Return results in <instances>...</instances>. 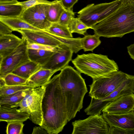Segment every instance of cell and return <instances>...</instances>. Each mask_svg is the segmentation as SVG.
I'll use <instances>...</instances> for the list:
<instances>
[{"mask_svg": "<svg viewBox=\"0 0 134 134\" xmlns=\"http://www.w3.org/2000/svg\"><path fill=\"white\" fill-rule=\"evenodd\" d=\"M44 86L42 103L43 121L41 126L48 134H58L62 131L68 121L59 74L54 76Z\"/></svg>", "mask_w": 134, "mask_h": 134, "instance_id": "6da1fadb", "label": "cell"}, {"mask_svg": "<svg viewBox=\"0 0 134 134\" xmlns=\"http://www.w3.org/2000/svg\"><path fill=\"white\" fill-rule=\"evenodd\" d=\"M59 74V83L65 98L69 121L82 108L83 99L88 91L81 73L71 66L65 67Z\"/></svg>", "mask_w": 134, "mask_h": 134, "instance_id": "7a4b0ae2", "label": "cell"}, {"mask_svg": "<svg viewBox=\"0 0 134 134\" xmlns=\"http://www.w3.org/2000/svg\"><path fill=\"white\" fill-rule=\"evenodd\" d=\"M92 29L94 34L107 38L122 37L134 32V4L121 5Z\"/></svg>", "mask_w": 134, "mask_h": 134, "instance_id": "3957f363", "label": "cell"}, {"mask_svg": "<svg viewBox=\"0 0 134 134\" xmlns=\"http://www.w3.org/2000/svg\"><path fill=\"white\" fill-rule=\"evenodd\" d=\"M72 63L77 70L93 79L119 70L117 63L107 56L93 53L77 55Z\"/></svg>", "mask_w": 134, "mask_h": 134, "instance_id": "277c9868", "label": "cell"}, {"mask_svg": "<svg viewBox=\"0 0 134 134\" xmlns=\"http://www.w3.org/2000/svg\"><path fill=\"white\" fill-rule=\"evenodd\" d=\"M45 89V86H42L26 90V94L22 100L11 107H19V111L29 114V119L33 123L41 126L43 121L42 103Z\"/></svg>", "mask_w": 134, "mask_h": 134, "instance_id": "5b68a950", "label": "cell"}, {"mask_svg": "<svg viewBox=\"0 0 134 134\" xmlns=\"http://www.w3.org/2000/svg\"><path fill=\"white\" fill-rule=\"evenodd\" d=\"M121 5L119 0L96 4H90L77 12V17L92 29V27L114 12Z\"/></svg>", "mask_w": 134, "mask_h": 134, "instance_id": "8992f818", "label": "cell"}, {"mask_svg": "<svg viewBox=\"0 0 134 134\" xmlns=\"http://www.w3.org/2000/svg\"><path fill=\"white\" fill-rule=\"evenodd\" d=\"M129 75L118 71L93 79L92 83L89 86V96L96 99L106 97L117 89L126 79Z\"/></svg>", "mask_w": 134, "mask_h": 134, "instance_id": "52a82bcc", "label": "cell"}, {"mask_svg": "<svg viewBox=\"0 0 134 134\" xmlns=\"http://www.w3.org/2000/svg\"><path fill=\"white\" fill-rule=\"evenodd\" d=\"M72 134H110V126L102 115H90L83 120L72 122Z\"/></svg>", "mask_w": 134, "mask_h": 134, "instance_id": "ba28073f", "label": "cell"}, {"mask_svg": "<svg viewBox=\"0 0 134 134\" xmlns=\"http://www.w3.org/2000/svg\"><path fill=\"white\" fill-rule=\"evenodd\" d=\"M27 44V42L25 38L23 42L14 51L0 59V78L4 79L7 74L30 61L28 55Z\"/></svg>", "mask_w": 134, "mask_h": 134, "instance_id": "9c48e42d", "label": "cell"}, {"mask_svg": "<svg viewBox=\"0 0 134 134\" xmlns=\"http://www.w3.org/2000/svg\"><path fill=\"white\" fill-rule=\"evenodd\" d=\"M49 4H40L28 8L20 17L32 26L41 30L48 29L52 23L48 20L46 12Z\"/></svg>", "mask_w": 134, "mask_h": 134, "instance_id": "30bf717a", "label": "cell"}, {"mask_svg": "<svg viewBox=\"0 0 134 134\" xmlns=\"http://www.w3.org/2000/svg\"><path fill=\"white\" fill-rule=\"evenodd\" d=\"M73 52L68 46L62 44L56 48L48 61L42 68L57 71L68 66Z\"/></svg>", "mask_w": 134, "mask_h": 134, "instance_id": "8fae6325", "label": "cell"}, {"mask_svg": "<svg viewBox=\"0 0 134 134\" xmlns=\"http://www.w3.org/2000/svg\"><path fill=\"white\" fill-rule=\"evenodd\" d=\"M28 43L42 44L57 47L62 43L57 38V36L44 30L22 29L18 30Z\"/></svg>", "mask_w": 134, "mask_h": 134, "instance_id": "7c38bea8", "label": "cell"}, {"mask_svg": "<svg viewBox=\"0 0 134 134\" xmlns=\"http://www.w3.org/2000/svg\"><path fill=\"white\" fill-rule=\"evenodd\" d=\"M134 108V94L122 96L112 102L102 110V112L120 114L127 113Z\"/></svg>", "mask_w": 134, "mask_h": 134, "instance_id": "4fadbf2b", "label": "cell"}, {"mask_svg": "<svg viewBox=\"0 0 134 134\" xmlns=\"http://www.w3.org/2000/svg\"><path fill=\"white\" fill-rule=\"evenodd\" d=\"M102 115L110 126L124 129H134V111L116 114L103 112Z\"/></svg>", "mask_w": 134, "mask_h": 134, "instance_id": "5bb4252c", "label": "cell"}, {"mask_svg": "<svg viewBox=\"0 0 134 134\" xmlns=\"http://www.w3.org/2000/svg\"><path fill=\"white\" fill-rule=\"evenodd\" d=\"M12 33L0 36V57L1 59L14 51L24 41Z\"/></svg>", "mask_w": 134, "mask_h": 134, "instance_id": "9a60e30c", "label": "cell"}, {"mask_svg": "<svg viewBox=\"0 0 134 134\" xmlns=\"http://www.w3.org/2000/svg\"><path fill=\"white\" fill-rule=\"evenodd\" d=\"M134 75H129L122 84L116 90L105 97L100 99L111 103L123 95L133 93Z\"/></svg>", "mask_w": 134, "mask_h": 134, "instance_id": "2e32d148", "label": "cell"}, {"mask_svg": "<svg viewBox=\"0 0 134 134\" xmlns=\"http://www.w3.org/2000/svg\"><path fill=\"white\" fill-rule=\"evenodd\" d=\"M29 114L19 111L17 108L0 106V121L24 122L29 119Z\"/></svg>", "mask_w": 134, "mask_h": 134, "instance_id": "e0dca14e", "label": "cell"}, {"mask_svg": "<svg viewBox=\"0 0 134 134\" xmlns=\"http://www.w3.org/2000/svg\"><path fill=\"white\" fill-rule=\"evenodd\" d=\"M55 71L41 68L27 80L26 85L34 87L44 86L50 81Z\"/></svg>", "mask_w": 134, "mask_h": 134, "instance_id": "ac0fdd59", "label": "cell"}, {"mask_svg": "<svg viewBox=\"0 0 134 134\" xmlns=\"http://www.w3.org/2000/svg\"><path fill=\"white\" fill-rule=\"evenodd\" d=\"M24 10L23 6L19 2L17 3L0 4V17H20Z\"/></svg>", "mask_w": 134, "mask_h": 134, "instance_id": "d6986e66", "label": "cell"}, {"mask_svg": "<svg viewBox=\"0 0 134 134\" xmlns=\"http://www.w3.org/2000/svg\"><path fill=\"white\" fill-rule=\"evenodd\" d=\"M0 21L8 26L13 31H17L19 30L22 29L42 30L32 26L20 17H0Z\"/></svg>", "mask_w": 134, "mask_h": 134, "instance_id": "ffe728a7", "label": "cell"}, {"mask_svg": "<svg viewBox=\"0 0 134 134\" xmlns=\"http://www.w3.org/2000/svg\"><path fill=\"white\" fill-rule=\"evenodd\" d=\"M54 51L44 49H28L27 50L30 60L42 66L48 61Z\"/></svg>", "mask_w": 134, "mask_h": 134, "instance_id": "44dd1931", "label": "cell"}, {"mask_svg": "<svg viewBox=\"0 0 134 134\" xmlns=\"http://www.w3.org/2000/svg\"><path fill=\"white\" fill-rule=\"evenodd\" d=\"M41 68V65L30 60L18 68L12 73L27 80Z\"/></svg>", "mask_w": 134, "mask_h": 134, "instance_id": "7402d4cb", "label": "cell"}, {"mask_svg": "<svg viewBox=\"0 0 134 134\" xmlns=\"http://www.w3.org/2000/svg\"><path fill=\"white\" fill-rule=\"evenodd\" d=\"M65 9L62 4L60 0L54 1L49 4L46 12L48 21L51 23H58L60 17Z\"/></svg>", "mask_w": 134, "mask_h": 134, "instance_id": "603a6c76", "label": "cell"}, {"mask_svg": "<svg viewBox=\"0 0 134 134\" xmlns=\"http://www.w3.org/2000/svg\"><path fill=\"white\" fill-rule=\"evenodd\" d=\"M26 94V90L0 97V106L11 107L20 102Z\"/></svg>", "mask_w": 134, "mask_h": 134, "instance_id": "cb8c5ba5", "label": "cell"}, {"mask_svg": "<svg viewBox=\"0 0 134 134\" xmlns=\"http://www.w3.org/2000/svg\"><path fill=\"white\" fill-rule=\"evenodd\" d=\"M49 33L58 37L65 38H72V34L67 26L58 23H52L47 30Z\"/></svg>", "mask_w": 134, "mask_h": 134, "instance_id": "d4e9b609", "label": "cell"}, {"mask_svg": "<svg viewBox=\"0 0 134 134\" xmlns=\"http://www.w3.org/2000/svg\"><path fill=\"white\" fill-rule=\"evenodd\" d=\"M99 38V36L94 34L92 35H85L81 38V44L84 51L93 52L101 43V41Z\"/></svg>", "mask_w": 134, "mask_h": 134, "instance_id": "484cf974", "label": "cell"}, {"mask_svg": "<svg viewBox=\"0 0 134 134\" xmlns=\"http://www.w3.org/2000/svg\"><path fill=\"white\" fill-rule=\"evenodd\" d=\"M68 26L71 33H76L84 35H85L87 30L91 29L78 17L73 19Z\"/></svg>", "mask_w": 134, "mask_h": 134, "instance_id": "4316f807", "label": "cell"}, {"mask_svg": "<svg viewBox=\"0 0 134 134\" xmlns=\"http://www.w3.org/2000/svg\"><path fill=\"white\" fill-rule=\"evenodd\" d=\"M33 87H35L26 85L16 86L5 85L0 88V97L7 96L19 91H25Z\"/></svg>", "mask_w": 134, "mask_h": 134, "instance_id": "83f0119b", "label": "cell"}, {"mask_svg": "<svg viewBox=\"0 0 134 134\" xmlns=\"http://www.w3.org/2000/svg\"><path fill=\"white\" fill-rule=\"evenodd\" d=\"M4 79L6 85L8 86L26 85L27 80L12 73L7 74Z\"/></svg>", "mask_w": 134, "mask_h": 134, "instance_id": "f1b7e54d", "label": "cell"}, {"mask_svg": "<svg viewBox=\"0 0 134 134\" xmlns=\"http://www.w3.org/2000/svg\"><path fill=\"white\" fill-rule=\"evenodd\" d=\"M24 124L23 122L14 121L7 122L6 133L7 134H23Z\"/></svg>", "mask_w": 134, "mask_h": 134, "instance_id": "f546056e", "label": "cell"}, {"mask_svg": "<svg viewBox=\"0 0 134 134\" xmlns=\"http://www.w3.org/2000/svg\"><path fill=\"white\" fill-rule=\"evenodd\" d=\"M75 13L72 9H66L62 14L58 23L68 26L72 19L75 18Z\"/></svg>", "mask_w": 134, "mask_h": 134, "instance_id": "4dcf8cb0", "label": "cell"}, {"mask_svg": "<svg viewBox=\"0 0 134 134\" xmlns=\"http://www.w3.org/2000/svg\"><path fill=\"white\" fill-rule=\"evenodd\" d=\"M54 1H49L47 0H28L26 1L19 2V3L23 7L24 10L36 5L40 4H51Z\"/></svg>", "mask_w": 134, "mask_h": 134, "instance_id": "1f68e13d", "label": "cell"}, {"mask_svg": "<svg viewBox=\"0 0 134 134\" xmlns=\"http://www.w3.org/2000/svg\"><path fill=\"white\" fill-rule=\"evenodd\" d=\"M27 49H44L54 51L56 47L42 44L35 43H28L27 45Z\"/></svg>", "mask_w": 134, "mask_h": 134, "instance_id": "d6a6232c", "label": "cell"}, {"mask_svg": "<svg viewBox=\"0 0 134 134\" xmlns=\"http://www.w3.org/2000/svg\"><path fill=\"white\" fill-rule=\"evenodd\" d=\"M110 126V134H134V129H124Z\"/></svg>", "mask_w": 134, "mask_h": 134, "instance_id": "836d02e7", "label": "cell"}, {"mask_svg": "<svg viewBox=\"0 0 134 134\" xmlns=\"http://www.w3.org/2000/svg\"><path fill=\"white\" fill-rule=\"evenodd\" d=\"M13 31L8 26L0 21V36L11 34Z\"/></svg>", "mask_w": 134, "mask_h": 134, "instance_id": "e575fe53", "label": "cell"}, {"mask_svg": "<svg viewBox=\"0 0 134 134\" xmlns=\"http://www.w3.org/2000/svg\"><path fill=\"white\" fill-rule=\"evenodd\" d=\"M61 3L66 9H72L74 5L76 3L78 0H60Z\"/></svg>", "mask_w": 134, "mask_h": 134, "instance_id": "d590c367", "label": "cell"}, {"mask_svg": "<svg viewBox=\"0 0 134 134\" xmlns=\"http://www.w3.org/2000/svg\"><path fill=\"white\" fill-rule=\"evenodd\" d=\"M32 134H48L47 131L41 126H35L34 127L32 133Z\"/></svg>", "mask_w": 134, "mask_h": 134, "instance_id": "8d00e7d4", "label": "cell"}, {"mask_svg": "<svg viewBox=\"0 0 134 134\" xmlns=\"http://www.w3.org/2000/svg\"><path fill=\"white\" fill-rule=\"evenodd\" d=\"M127 48L130 57L134 60V43L128 46Z\"/></svg>", "mask_w": 134, "mask_h": 134, "instance_id": "74e56055", "label": "cell"}, {"mask_svg": "<svg viewBox=\"0 0 134 134\" xmlns=\"http://www.w3.org/2000/svg\"><path fill=\"white\" fill-rule=\"evenodd\" d=\"M18 2L17 0H0V4L17 3Z\"/></svg>", "mask_w": 134, "mask_h": 134, "instance_id": "f35d334b", "label": "cell"}, {"mask_svg": "<svg viewBox=\"0 0 134 134\" xmlns=\"http://www.w3.org/2000/svg\"><path fill=\"white\" fill-rule=\"evenodd\" d=\"M122 5L134 4V0H119Z\"/></svg>", "mask_w": 134, "mask_h": 134, "instance_id": "ab89813d", "label": "cell"}, {"mask_svg": "<svg viewBox=\"0 0 134 134\" xmlns=\"http://www.w3.org/2000/svg\"><path fill=\"white\" fill-rule=\"evenodd\" d=\"M0 88L6 85L4 79L0 77Z\"/></svg>", "mask_w": 134, "mask_h": 134, "instance_id": "60d3db41", "label": "cell"}, {"mask_svg": "<svg viewBox=\"0 0 134 134\" xmlns=\"http://www.w3.org/2000/svg\"><path fill=\"white\" fill-rule=\"evenodd\" d=\"M134 111V108L133 109V110Z\"/></svg>", "mask_w": 134, "mask_h": 134, "instance_id": "b9f144b4", "label": "cell"}, {"mask_svg": "<svg viewBox=\"0 0 134 134\" xmlns=\"http://www.w3.org/2000/svg\"><path fill=\"white\" fill-rule=\"evenodd\" d=\"M133 93L134 94V91H133Z\"/></svg>", "mask_w": 134, "mask_h": 134, "instance_id": "7bdbcfd3", "label": "cell"}]
</instances>
